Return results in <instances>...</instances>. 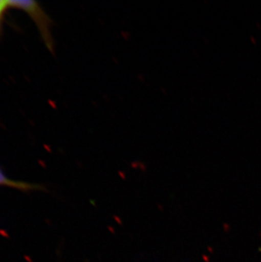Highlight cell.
Instances as JSON below:
<instances>
[{"label": "cell", "instance_id": "obj_1", "mask_svg": "<svg viewBox=\"0 0 261 262\" xmlns=\"http://www.w3.org/2000/svg\"><path fill=\"white\" fill-rule=\"evenodd\" d=\"M9 6L10 8H15L28 13V15L35 20V23L39 28L48 47H52V39L50 37V19L37 3L31 0L30 1L14 0V1H9Z\"/></svg>", "mask_w": 261, "mask_h": 262}, {"label": "cell", "instance_id": "obj_3", "mask_svg": "<svg viewBox=\"0 0 261 262\" xmlns=\"http://www.w3.org/2000/svg\"><path fill=\"white\" fill-rule=\"evenodd\" d=\"M8 8H10V6H9V1L0 0V18L2 17V15H4V13L6 11Z\"/></svg>", "mask_w": 261, "mask_h": 262}, {"label": "cell", "instance_id": "obj_2", "mask_svg": "<svg viewBox=\"0 0 261 262\" xmlns=\"http://www.w3.org/2000/svg\"><path fill=\"white\" fill-rule=\"evenodd\" d=\"M0 186L8 188H16L21 191H32L42 189V186L34 183H27L23 181L15 180L9 178L0 167Z\"/></svg>", "mask_w": 261, "mask_h": 262}]
</instances>
